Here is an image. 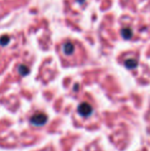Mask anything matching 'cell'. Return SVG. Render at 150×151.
<instances>
[{
    "instance_id": "cell-1",
    "label": "cell",
    "mask_w": 150,
    "mask_h": 151,
    "mask_svg": "<svg viewBox=\"0 0 150 151\" xmlns=\"http://www.w3.org/2000/svg\"><path fill=\"white\" fill-rule=\"evenodd\" d=\"M47 120V117H46L45 114L43 113H37V114H34V115L31 117V122L35 125H42L46 122Z\"/></svg>"
},
{
    "instance_id": "cell-5",
    "label": "cell",
    "mask_w": 150,
    "mask_h": 151,
    "mask_svg": "<svg viewBox=\"0 0 150 151\" xmlns=\"http://www.w3.org/2000/svg\"><path fill=\"white\" fill-rule=\"evenodd\" d=\"M122 32H126V35H123V36H126V38H130L131 37V35H130L131 31H128V30H126H126H123Z\"/></svg>"
},
{
    "instance_id": "cell-2",
    "label": "cell",
    "mask_w": 150,
    "mask_h": 151,
    "mask_svg": "<svg viewBox=\"0 0 150 151\" xmlns=\"http://www.w3.org/2000/svg\"><path fill=\"white\" fill-rule=\"evenodd\" d=\"M78 112H79L80 115L82 116H90V114H92L93 112V108L92 106L90 105V104L88 103H82L79 105V107H78Z\"/></svg>"
},
{
    "instance_id": "cell-3",
    "label": "cell",
    "mask_w": 150,
    "mask_h": 151,
    "mask_svg": "<svg viewBox=\"0 0 150 151\" xmlns=\"http://www.w3.org/2000/svg\"><path fill=\"white\" fill-rule=\"evenodd\" d=\"M73 50H74V45H73V43H71V42H67V43H65L64 45H63V52L66 55L72 54Z\"/></svg>"
},
{
    "instance_id": "cell-4",
    "label": "cell",
    "mask_w": 150,
    "mask_h": 151,
    "mask_svg": "<svg viewBox=\"0 0 150 151\" xmlns=\"http://www.w3.org/2000/svg\"><path fill=\"white\" fill-rule=\"evenodd\" d=\"M126 66L128 68H135L137 66V61L136 60H128L126 61Z\"/></svg>"
}]
</instances>
